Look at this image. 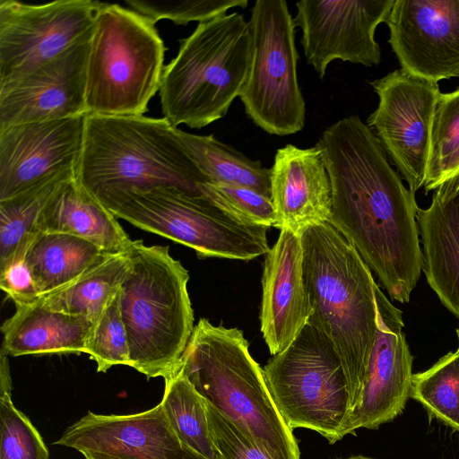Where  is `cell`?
Listing matches in <instances>:
<instances>
[{
    "label": "cell",
    "instance_id": "24",
    "mask_svg": "<svg viewBox=\"0 0 459 459\" xmlns=\"http://www.w3.org/2000/svg\"><path fill=\"white\" fill-rule=\"evenodd\" d=\"M108 254L74 235L39 231L27 250L25 261L41 298L71 284Z\"/></svg>",
    "mask_w": 459,
    "mask_h": 459
},
{
    "label": "cell",
    "instance_id": "4",
    "mask_svg": "<svg viewBox=\"0 0 459 459\" xmlns=\"http://www.w3.org/2000/svg\"><path fill=\"white\" fill-rule=\"evenodd\" d=\"M178 369L271 459H300L293 429L280 413L241 330L201 318Z\"/></svg>",
    "mask_w": 459,
    "mask_h": 459
},
{
    "label": "cell",
    "instance_id": "18",
    "mask_svg": "<svg viewBox=\"0 0 459 459\" xmlns=\"http://www.w3.org/2000/svg\"><path fill=\"white\" fill-rule=\"evenodd\" d=\"M54 444L119 459H204L179 439L160 403L133 414L88 411Z\"/></svg>",
    "mask_w": 459,
    "mask_h": 459
},
{
    "label": "cell",
    "instance_id": "19",
    "mask_svg": "<svg viewBox=\"0 0 459 459\" xmlns=\"http://www.w3.org/2000/svg\"><path fill=\"white\" fill-rule=\"evenodd\" d=\"M262 286L261 332L271 354L275 355L293 342L310 314L299 233L281 230L265 255Z\"/></svg>",
    "mask_w": 459,
    "mask_h": 459
},
{
    "label": "cell",
    "instance_id": "23",
    "mask_svg": "<svg viewBox=\"0 0 459 459\" xmlns=\"http://www.w3.org/2000/svg\"><path fill=\"white\" fill-rule=\"evenodd\" d=\"M93 322L82 316L56 311L38 299L15 305L14 314L2 325L1 349L8 356L84 352Z\"/></svg>",
    "mask_w": 459,
    "mask_h": 459
},
{
    "label": "cell",
    "instance_id": "25",
    "mask_svg": "<svg viewBox=\"0 0 459 459\" xmlns=\"http://www.w3.org/2000/svg\"><path fill=\"white\" fill-rule=\"evenodd\" d=\"M130 266L129 251L108 254L71 284L39 300L51 309L94 322L121 287Z\"/></svg>",
    "mask_w": 459,
    "mask_h": 459
},
{
    "label": "cell",
    "instance_id": "3",
    "mask_svg": "<svg viewBox=\"0 0 459 459\" xmlns=\"http://www.w3.org/2000/svg\"><path fill=\"white\" fill-rule=\"evenodd\" d=\"M76 178L100 203L126 192L177 186L204 195L210 178L166 118L87 115Z\"/></svg>",
    "mask_w": 459,
    "mask_h": 459
},
{
    "label": "cell",
    "instance_id": "21",
    "mask_svg": "<svg viewBox=\"0 0 459 459\" xmlns=\"http://www.w3.org/2000/svg\"><path fill=\"white\" fill-rule=\"evenodd\" d=\"M422 270L441 303L459 318V172L435 190L417 212Z\"/></svg>",
    "mask_w": 459,
    "mask_h": 459
},
{
    "label": "cell",
    "instance_id": "36",
    "mask_svg": "<svg viewBox=\"0 0 459 459\" xmlns=\"http://www.w3.org/2000/svg\"><path fill=\"white\" fill-rule=\"evenodd\" d=\"M0 288L14 305L30 304L39 299L25 257L15 260L0 272Z\"/></svg>",
    "mask_w": 459,
    "mask_h": 459
},
{
    "label": "cell",
    "instance_id": "11",
    "mask_svg": "<svg viewBox=\"0 0 459 459\" xmlns=\"http://www.w3.org/2000/svg\"><path fill=\"white\" fill-rule=\"evenodd\" d=\"M370 84L379 100L367 126L415 194L427 178L438 83L401 68Z\"/></svg>",
    "mask_w": 459,
    "mask_h": 459
},
{
    "label": "cell",
    "instance_id": "28",
    "mask_svg": "<svg viewBox=\"0 0 459 459\" xmlns=\"http://www.w3.org/2000/svg\"><path fill=\"white\" fill-rule=\"evenodd\" d=\"M160 403L179 439L204 459H218L209 428L205 399L178 369L165 378Z\"/></svg>",
    "mask_w": 459,
    "mask_h": 459
},
{
    "label": "cell",
    "instance_id": "29",
    "mask_svg": "<svg viewBox=\"0 0 459 459\" xmlns=\"http://www.w3.org/2000/svg\"><path fill=\"white\" fill-rule=\"evenodd\" d=\"M410 397L429 414L459 432V349L429 369L413 374Z\"/></svg>",
    "mask_w": 459,
    "mask_h": 459
},
{
    "label": "cell",
    "instance_id": "39",
    "mask_svg": "<svg viewBox=\"0 0 459 459\" xmlns=\"http://www.w3.org/2000/svg\"><path fill=\"white\" fill-rule=\"evenodd\" d=\"M456 334H457V338H458V344H459V329L456 330ZM458 349H459V345H458Z\"/></svg>",
    "mask_w": 459,
    "mask_h": 459
},
{
    "label": "cell",
    "instance_id": "20",
    "mask_svg": "<svg viewBox=\"0 0 459 459\" xmlns=\"http://www.w3.org/2000/svg\"><path fill=\"white\" fill-rule=\"evenodd\" d=\"M270 174L275 228L299 233L307 226L329 221L331 183L316 146L299 148L290 143L278 149Z\"/></svg>",
    "mask_w": 459,
    "mask_h": 459
},
{
    "label": "cell",
    "instance_id": "34",
    "mask_svg": "<svg viewBox=\"0 0 459 459\" xmlns=\"http://www.w3.org/2000/svg\"><path fill=\"white\" fill-rule=\"evenodd\" d=\"M135 12L146 16L154 23L167 19L178 25L190 22H203L227 13L234 7L246 8L247 0H184V1H142L126 0Z\"/></svg>",
    "mask_w": 459,
    "mask_h": 459
},
{
    "label": "cell",
    "instance_id": "14",
    "mask_svg": "<svg viewBox=\"0 0 459 459\" xmlns=\"http://www.w3.org/2000/svg\"><path fill=\"white\" fill-rule=\"evenodd\" d=\"M377 333L359 400L340 432L377 429L401 414L410 397L413 357L403 331L402 311L375 286Z\"/></svg>",
    "mask_w": 459,
    "mask_h": 459
},
{
    "label": "cell",
    "instance_id": "17",
    "mask_svg": "<svg viewBox=\"0 0 459 459\" xmlns=\"http://www.w3.org/2000/svg\"><path fill=\"white\" fill-rule=\"evenodd\" d=\"M91 31L49 62L0 82V127L87 116L86 63Z\"/></svg>",
    "mask_w": 459,
    "mask_h": 459
},
{
    "label": "cell",
    "instance_id": "5",
    "mask_svg": "<svg viewBox=\"0 0 459 459\" xmlns=\"http://www.w3.org/2000/svg\"><path fill=\"white\" fill-rule=\"evenodd\" d=\"M252 61L248 21L237 12L198 23L164 66L159 90L163 117L200 129L224 117L239 98Z\"/></svg>",
    "mask_w": 459,
    "mask_h": 459
},
{
    "label": "cell",
    "instance_id": "8",
    "mask_svg": "<svg viewBox=\"0 0 459 459\" xmlns=\"http://www.w3.org/2000/svg\"><path fill=\"white\" fill-rule=\"evenodd\" d=\"M101 204L117 218L183 244L200 257L248 261L271 248L267 228L240 222L204 195L177 186L133 190Z\"/></svg>",
    "mask_w": 459,
    "mask_h": 459
},
{
    "label": "cell",
    "instance_id": "6",
    "mask_svg": "<svg viewBox=\"0 0 459 459\" xmlns=\"http://www.w3.org/2000/svg\"><path fill=\"white\" fill-rule=\"evenodd\" d=\"M129 255L120 304L131 367L148 379H165L178 369L195 328L189 274L168 246L133 240Z\"/></svg>",
    "mask_w": 459,
    "mask_h": 459
},
{
    "label": "cell",
    "instance_id": "33",
    "mask_svg": "<svg viewBox=\"0 0 459 459\" xmlns=\"http://www.w3.org/2000/svg\"><path fill=\"white\" fill-rule=\"evenodd\" d=\"M203 193L214 205L240 222L267 229L275 226L272 199L254 189L210 182L204 186Z\"/></svg>",
    "mask_w": 459,
    "mask_h": 459
},
{
    "label": "cell",
    "instance_id": "7",
    "mask_svg": "<svg viewBox=\"0 0 459 459\" xmlns=\"http://www.w3.org/2000/svg\"><path fill=\"white\" fill-rule=\"evenodd\" d=\"M165 51L152 20L104 3L95 17L87 56V115H143L160 90Z\"/></svg>",
    "mask_w": 459,
    "mask_h": 459
},
{
    "label": "cell",
    "instance_id": "30",
    "mask_svg": "<svg viewBox=\"0 0 459 459\" xmlns=\"http://www.w3.org/2000/svg\"><path fill=\"white\" fill-rule=\"evenodd\" d=\"M459 172V89L439 95L434 115L425 192Z\"/></svg>",
    "mask_w": 459,
    "mask_h": 459
},
{
    "label": "cell",
    "instance_id": "26",
    "mask_svg": "<svg viewBox=\"0 0 459 459\" xmlns=\"http://www.w3.org/2000/svg\"><path fill=\"white\" fill-rule=\"evenodd\" d=\"M184 146L211 182L242 186L271 198L270 169L212 134L199 135L178 128Z\"/></svg>",
    "mask_w": 459,
    "mask_h": 459
},
{
    "label": "cell",
    "instance_id": "38",
    "mask_svg": "<svg viewBox=\"0 0 459 459\" xmlns=\"http://www.w3.org/2000/svg\"><path fill=\"white\" fill-rule=\"evenodd\" d=\"M344 459H372V458H369V457H367L364 455H353V456L344 458Z\"/></svg>",
    "mask_w": 459,
    "mask_h": 459
},
{
    "label": "cell",
    "instance_id": "27",
    "mask_svg": "<svg viewBox=\"0 0 459 459\" xmlns=\"http://www.w3.org/2000/svg\"><path fill=\"white\" fill-rule=\"evenodd\" d=\"M75 175L55 178L0 200V272L25 257L43 208L62 183Z\"/></svg>",
    "mask_w": 459,
    "mask_h": 459
},
{
    "label": "cell",
    "instance_id": "35",
    "mask_svg": "<svg viewBox=\"0 0 459 459\" xmlns=\"http://www.w3.org/2000/svg\"><path fill=\"white\" fill-rule=\"evenodd\" d=\"M209 428L218 459H271L230 419L205 400Z\"/></svg>",
    "mask_w": 459,
    "mask_h": 459
},
{
    "label": "cell",
    "instance_id": "1",
    "mask_svg": "<svg viewBox=\"0 0 459 459\" xmlns=\"http://www.w3.org/2000/svg\"><path fill=\"white\" fill-rule=\"evenodd\" d=\"M332 189L329 222L351 243L390 298L410 301L422 270L414 194L357 115L325 128L315 145Z\"/></svg>",
    "mask_w": 459,
    "mask_h": 459
},
{
    "label": "cell",
    "instance_id": "10",
    "mask_svg": "<svg viewBox=\"0 0 459 459\" xmlns=\"http://www.w3.org/2000/svg\"><path fill=\"white\" fill-rule=\"evenodd\" d=\"M252 61L239 96L247 117L264 132L301 131L306 103L298 80L294 18L285 0H257L248 20Z\"/></svg>",
    "mask_w": 459,
    "mask_h": 459
},
{
    "label": "cell",
    "instance_id": "2",
    "mask_svg": "<svg viewBox=\"0 0 459 459\" xmlns=\"http://www.w3.org/2000/svg\"><path fill=\"white\" fill-rule=\"evenodd\" d=\"M299 234L310 309L307 322L326 335L338 352L352 410L377 333V283L356 249L329 221L307 226Z\"/></svg>",
    "mask_w": 459,
    "mask_h": 459
},
{
    "label": "cell",
    "instance_id": "16",
    "mask_svg": "<svg viewBox=\"0 0 459 459\" xmlns=\"http://www.w3.org/2000/svg\"><path fill=\"white\" fill-rule=\"evenodd\" d=\"M385 23L403 70L435 82L459 77V0H394Z\"/></svg>",
    "mask_w": 459,
    "mask_h": 459
},
{
    "label": "cell",
    "instance_id": "37",
    "mask_svg": "<svg viewBox=\"0 0 459 459\" xmlns=\"http://www.w3.org/2000/svg\"><path fill=\"white\" fill-rule=\"evenodd\" d=\"M85 459H119L117 457L109 456L101 453L96 452H84L82 453Z\"/></svg>",
    "mask_w": 459,
    "mask_h": 459
},
{
    "label": "cell",
    "instance_id": "22",
    "mask_svg": "<svg viewBox=\"0 0 459 459\" xmlns=\"http://www.w3.org/2000/svg\"><path fill=\"white\" fill-rule=\"evenodd\" d=\"M37 231L74 235L109 254L128 252L133 245L114 213L81 185L76 175L63 182L45 205Z\"/></svg>",
    "mask_w": 459,
    "mask_h": 459
},
{
    "label": "cell",
    "instance_id": "31",
    "mask_svg": "<svg viewBox=\"0 0 459 459\" xmlns=\"http://www.w3.org/2000/svg\"><path fill=\"white\" fill-rule=\"evenodd\" d=\"M85 353L94 359L97 371L104 373L113 366L131 367L130 349L120 304V288L93 322Z\"/></svg>",
    "mask_w": 459,
    "mask_h": 459
},
{
    "label": "cell",
    "instance_id": "15",
    "mask_svg": "<svg viewBox=\"0 0 459 459\" xmlns=\"http://www.w3.org/2000/svg\"><path fill=\"white\" fill-rule=\"evenodd\" d=\"M83 117L0 127V200L44 181L76 174Z\"/></svg>",
    "mask_w": 459,
    "mask_h": 459
},
{
    "label": "cell",
    "instance_id": "12",
    "mask_svg": "<svg viewBox=\"0 0 459 459\" xmlns=\"http://www.w3.org/2000/svg\"><path fill=\"white\" fill-rule=\"evenodd\" d=\"M103 4L57 0L29 4L0 0V82L49 62L91 33Z\"/></svg>",
    "mask_w": 459,
    "mask_h": 459
},
{
    "label": "cell",
    "instance_id": "13",
    "mask_svg": "<svg viewBox=\"0 0 459 459\" xmlns=\"http://www.w3.org/2000/svg\"><path fill=\"white\" fill-rule=\"evenodd\" d=\"M394 4V0H301L295 4L300 44L319 79L336 59L368 67L380 63L375 32L385 22Z\"/></svg>",
    "mask_w": 459,
    "mask_h": 459
},
{
    "label": "cell",
    "instance_id": "32",
    "mask_svg": "<svg viewBox=\"0 0 459 459\" xmlns=\"http://www.w3.org/2000/svg\"><path fill=\"white\" fill-rule=\"evenodd\" d=\"M11 394L12 388H0V459H49L42 437Z\"/></svg>",
    "mask_w": 459,
    "mask_h": 459
},
{
    "label": "cell",
    "instance_id": "9",
    "mask_svg": "<svg viewBox=\"0 0 459 459\" xmlns=\"http://www.w3.org/2000/svg\"><path fill=\"white\" fill-rule=\"evenodd\" d=\"M271 395L288 426L341 440L351 411L343 365L333 344L310 323L263 368Z\"/></svg>",
    "mask_w": 459,
    "mask_h": 459
}]
</instances>
